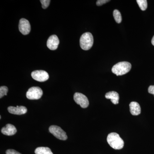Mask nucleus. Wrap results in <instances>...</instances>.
I'll use <instances>...</instances> for the list:
<instances>
[{"instance_id":"obj_6","label":"nucleus","mask_w":154,"mask_h":154,"mask_svg":"<svg viewBox=\"0 0 154 154\" xmlns=\"http://www.w3.org/2000/svg\"><path fill=\"white\" fill-rule=\"evenodd\" d=\"M74 100L77 104L80 105L83 108H87L89 106V100L87 96L81 93H75L74 95Z\"/></svg>"},{"instance_id":"obj_12","label":"nucleus","mask_w":154,"mask_h":154,"mask_svg":"<svg viewBox=\"0 0 154 154\" xmlns=\"http://www.w3.org/2000/svg\"><path fill=\"white\" fill-rule=\"evenodd\" d=\"M105 98L107 99H110L111 102L114 105L119 104V95L115 91H110L105 94Z\"/></svg>"},{"instance_id":"obj_16","label":"nucleus","mask_w":154,"mask_h":154,"mask_svg":"<svg viewBox=\"0 0 154 154\" xmlns=\"http://www.w3.org/2000/svg\"><path fill=\"white\" fill-rule=\"evenodd\" d=\"M136 2L142 11H145L147 8V2L146 0H137Z\"/></svg>"},{"instance_id":"obj_14","label":"nucleus","mask_w":154,"mask_h":154,"mask_svg":"<svg viewBox=\"0 0 154 154\" xmlns=\"http://www.w3.org/2000/svg\"><path fill=\"white\" fill-rule=\"evenodd\" d=\"M35 154H53L51 149L46 147H39L35 150Z\"/></svg>"},{"instance_id":"obj_21","label":"nucleus","mask_w":154,"mask_h":154,"mask_svg":"<svg viewBox=\"0 0 154 154\" xmlns=\"http://www.w3.org/2000/svg\"><path fill=\"white\" fill-rule=\"evenodd\" d=\"M148 92L154 96V85L150 86L148 88Z\"/></svg>"},{"instance_id":"obj_2","label":"nucleus","mask_w":154,"mask_h":154,"mask_svg":"<svg viewBox=\"0 0 154 154\" xmlns=\"http://www.w3.org/2000/svg\"><path fill=\"white\" fill-rule=\"evenodd\" d=\"M131 68V64L128 62L118 63L113 66L112 72L117 76L122 75L128 73Z\"/></svg>"},{"instance_id":"obj_9","label":"nucleus","mask_w":154,"mask_h":154,"mask_svg":"<svg viewBox=\"0 0 154 154\" xmlns=\"http://www.w3.org/2000/svg\"><path fill=\"white\" fill-rule=\"evenodd\" d=\"M59 42V39L56 35H51L48 39L47 47L51 50H55L57 49Z\"/></svg>"},{"instance_id":"obj_15","label":"nucleus","mask_w":154,"mask_h":154,"mask_svg":"<svg viewBox=\"0 0 154 154\" xmlns=\"http://www.w3.org/2000/svg\"><path fill=\"white\" fill-rule=\"evenodd\" d=\"M113 16L116 22L117 23H121L122 21L121 14L120 12L117 10H115L113 12Z\"/></svg>"},{"instance_id":"obj_11","label":"nucleus","mask_w":154,"mask_h":154,"mask_svg":"<svg viewBox=\"0 0 154 154\" xmlns=\"http://www.w3.org/2000/svg\"><path fill=\"white\" fill-rule=\"evenodd\" d=\"M3 134L7 136H12L16 134L17 132L16 128L13 125L8 124L1 130Z\"/></svg>"},{"instance_id":"obj_17","label":"nucleus","mask_w":154,"mask_h":154,"mask_svg":"<svg viewBox=\"0 0 154 154\" xmlns=\"http://www.w3.org/2000/svg\"><path fill=\"white\" fill-rule=\"evenodd\" d=\"M8 91V87L6 86H2L0 88V98H2L4 96H7Z\"/></svg>"},{"instance_id":"obj_13","label":"nucleus","mask_w":154,"mask_h":154,"mask_svg":"<svg viewBox=\"0 0 154 154\" xmlns=\"http://www.w3.org/2000/svg\"><path fill=\"white\" fill-rule=\"evenodd\" d=\"M130 111L132 115L137 116L141 113L140 105L135 102H131L129 105Z\"/></svg>"},{"instance_id":"obj_5","label":"nucleus","mask_w":154,"mask_h":154,"mask_svg":"<svg viewBox=\"0 0 154 154\" xmlns=\"http://www.w3.org/2000/svg\"><path fill=\"white\" fill-rule=\"evenodd\" d=\"M49 131L51 133L58 139L66 140L67 139L66 133L60 127L57 125H51L49 127Z\"/></svg>"},{"instance_id":"obj_3","label":"nucleus","mask_w":154,"mask_h":154,"mask_svg":"<svg viewBox=\"0 0 154 154\" xmlns=\"http://www.w3.org/2000/svg\"><path fill=\"white\" fill-rule=\"evenodd\" d=\"M94 44V37L90 32L84 33L81 36L80 39V44L81 48L84 50L91 49Z\"/></svg>"},{"instance_id":"obj_19","label":"nucleus","mask_w":154,"mask_h":154,"mask_svg":"<svg viewBox=\"0 0 154 154\" xmlns=\"http://www.w3.org/2000/svg\"><path fill=\"white\" fill-rule=\"evenodd\" d=\"M110 1L108 0H98L96 2V5L98 6H102L105 3L108 2Z\"/></svg>"},{"instance_id":"obj_18","label":"nucleus","mask_w":154,"mask_h":154,"mask_svg":"<svg viewBox=\"0 0 154 154\" xmlns=\"http://www.w3.org/2000/svg\"><path fill=\"white\" fill-rule=\"evenodd\" d=\"M40 2H41L42 8L45 9L47 8L49 5L51 1L50 0H41Z\"/></svg>"},{"instance_id":"obj_20","label":"nucleus","mask_w":154,"mask_h":154,"mask_svg":"<svg viewBox=\"0 0 154 154\" xmlns=\"http://www.w3.org/2000/svg\"><path fill=\"white\" fill-rule=\"evenodd\" d=\"M6 153V154H21L19 152H17V151L14 149H11L7 150Z\"/></svg>"},{"instance_id":"obj_4","label":"nucleus","mask_w":154,"mask_h":154,"mask_svg":"<svg viewBox=\"0 0 154 154\" xmlns=\"http://www.w3.org/2000/svg\"><path fill=\"white\" fill-rule=\"evenodd\" d=\"M43 95L42 90L38 87L30 88L26 93V96L30 100H37L41 98Z\"/></svg>"},{"instance_id":"obj_8","label":"nucleus","mask_w":154,"mask_h":154,"mask_svg":"<svg viewBox=\"0 0 154 154\" xmlns=\"http://www.w3.org/2000/svg\"><path fill=\"white\" fill-rule=\"evenodd\" d=\"M19 31L23 35L29 34L31 29L30 22L27 19H21L19 21Z\"/></svg>"},{"instance_id":"obj_7","label":"nucleus","mask_w":154,"mask_h":154,"mask_svg":"<svg viewBox=\"0 0 154 154\" xmlns=\"http://www.w3.org/2000/svg\"><path fill=\"white\" fill-rule=\"evenodd\" d=\"M32 78L39 82H44L49 79V75L44 70H35L31 73Z\"/></svg>"},{"instance_id":"obj_10","label":"nucleus","mask_w":154,"mask_h":154,"mask_svg":"<svg viewBox=\"0 0 154 154\" xmlns=\"http://www.w3.org/2000/svg\"><path fill=\"white\" fill-rule=\"evenodd\" d=\"M8 110L10 113L19 115L25 114L27 112V108L23 106H17L16 107L10 106L8 107Z\"/></svg>"},{"instance_id":"obj_22","label":"nucleus","mask_w":154,"mask_h":154,"mask_svg":"<svg viewBox=\"0 0 154 154\" xmlns=\"http://www.w3.org/2000/svg\"><path fill=\"white\" fill-rule=\"evenodd\" d=\"M152 44L154 46V36H153V37L152 38Z\"/></svg>"},{"instance_id":"obj_1","label":"nucleus","mask_w":154,"mask_h":154,"mask_svg":"<svg viewBox=\"0 0 154 154\" xmlns=\"http://www.w3.org/2000/svg\"><path fill=\"white\" fill-rule=\"evenodd\" d=\"M107 140L109 145L115 149H121L124 146V141L116 133L109 134L107 136Z\"/></svg>"}]
</instances>
